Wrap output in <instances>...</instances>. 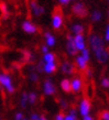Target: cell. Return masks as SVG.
<instances>
[{
    "mask_svg": "<svg viewBox=\"0 0 109 120\" xmlns=\"http://www.w3.org/2000/svg\"><path fill=\"white\" fill-rule=\"evenodd\" d=\"M80 56H82V57H83L84 60H85V61L88 63L89 58H90V54H89V51H88V49H86V47H85L83 51H82V55H80Z\"/></svg>",
    "mask_w": 109,
    "mask_h": 120,
    "instance_id": "603a6c76",
    "label": "cell"
},
{
    "mask_svg": "<svg viewBox=\"0 0 109 120\" xmlns=\"http://www.w3.org/2000/svg\"><path fill=\"white\" fill-rule=\"evenodd\" d=\"M43 91H44V94L45 95H53L55 93V86H54V84L52 83L50 79H46V80H44V83H43Z\"/></svg>",
    "mask_w": 109,
    "mask_h": 120,
    "instance_id": "30bf717a",
    "label": "cell"
},
{
    "mask_svg": "<svg viewBox=\"0 0 109 120\" xmlns=\"http://www.w3.org/2000/svg\"><path fill=\"white\" fill-rule=\"evenodd\" d=\"M90 109H91V104L89 101L88 98H84L82 99V101L79 104V113L82 117H85V116H88L89 112H90Z\"/></svg>",
    "mask_w": 109,
    "mask_h": 120,
    "instance_id": "277c9868",
    "label": "cell"
},
{
    "mask_svg": "<svg viewBox=\"0 0 109 120\" xmlns=\"http://www.w3.org/2000/svg\"><path fill=\"white\" fill-rule=\"evenodd\" d=\"M44 38H45V41H46V46H54L55 43H56V40H55V37L53 34H51L50 32H45L44 33Z\"/></svg>",
    "mask_w": 109,
    "mask_h": 120,
    "instance_id": "5bb4252c",
    "label": "cell"
},
{
    "mask_svg": "<svg viewBox=\"0 0 109 120\" xmlns=\"http://www.w3.org/2000/svg\"><path fill=\"white\" fill-rule=\"evenodd\" d=\"M36 99H38V96H36L35 93H30V94H28V102L34 105L36 102Z\"/></svg>",
    "mask_w": 109,
    "mask_h": 120,
    "instance_id": "7402d4cb",
    "label": "cell"
},
{
    "mask_svg": "<svg viewBox=\"0 0 109 120\" xmlns=\"http://www.w3.org/2000/svg\"><path fill=\"white\" fill-rule=\"evenodd\" d=\"M23 120H26V119H23Z\"/></svg>",
    "mask_w": 109,
    "mask_h": 120,
    "instance_id": "f35d334b",
    "label": "cell"
},
{
    "mask_svg": "<svg viewBox=\"0 0 109 120\" xmlns=\"http://www.w3.org/2000/svg\"><path fill=\"white\" fill-rule=\"evenodd\" d=\"M89 44H90L91 50L94 52L98 51L100 49H104V41L97 34H91L89 37Z\"/></svg>",
    "mask_w": 109,
    "mask_h": 120,
    "instance_id": "3957f363",
    "label": "cell"
},
{
    "mask_svg": "<svg viewBox=\"0 0 109 120\" xmlns=\"http://www.w3.org/2000/svg\"><path fill=\"white\" fill-rule=\"evenodd\" d=\"M95 55H96V58H97V61H98L99 63H106L109 57L108 52L105 50V47H104V49H100L98 51H96L95 52Z\"/></svg>",
    "mask_w": 109,
    "mask_h": 120,
    "instance_id": "9c48e42d",
    "label": "cell"
},
{
    "mask_svg": "<svg viewBox=\"0 0 109 120\" xmlns=\"http://www.w3.org/2000/svg\"><path fill=\"white\" fill-rule=\"evenodd\" d=\"M40 120H47L45 116H40Z\"/></svg>",
    "mask_w": 109,
    "mask_h": 120,
    "instance_id": "74e56055",
    "label": "cell"
},
{
    "mask_svg": "<svg viewBox=\"0 0 109 120\" xmlns=\"http://www.w3.org/2000/svg\"><path fill=\"white\" fill-rule=\"evenodd\" d=\"M0 120H1V118H0Z\"/></svg>",
    "mask_w": 109,
    "mask_h": 120,
    "instance_id": "ab89813d",
    "label": "cell"
},
{
    "mask_svg": "<svg viewBox=\"0 0 109 120\" xmlns=\"http://www.w3.org/2000/svg\"><path fill=\"white\" fill-rule=\"evenodd\" d=\"M56 69H57V65H56V63H44V72L47 74H52L56 72Z\"/></svg>",
    "mask_w": 109,
    "mask_h": 120,
    "instance_id": "9a60e30c",
    "label": "cell"
},
{
    "mask_svg": "<svg viewBox=\"0 0 109 120\" xmlns=\"http://www.w3.org/2000/svg\"><path fill=\"white\" fill-rule=\"evenodd\" d=\"M101 86L105 88H109V78L108 77H104L101 79Z\"/></svg>",
    "mask_w": 109,
    "mask_h": 120,
    "instance_id": "4316f807",
    "label": "cell"
},
{
    "mask_svg": "<svg viewBox=\"0 0 109 120\" xmlns=\"http://www.w3.org/2000/svg\"><path fill=\"white\" fill-rule=\"evenodd\" d=\"M0 85H2L6 89H7L8 93H10V94H13L15 90V86H13V84H12V79H11V77L7 74H4V73H0Z\"/></svg>",
    "mask_w": 109,
    "mask_h": 120,
    "instance_id": "6da1fadb",
    "label": "cell"
},
{
    "mask_svg": "<svg viewBox=\"0 0 109 120\" xmlns=\"http://www.w3.org/2000/svg\"><path fill=\"white\" fill-rule=\"evenodd\" d=\"M23 113L22 112H17L15 113V120H23Z\"/></svg>",
    "mask_w": 109,
    "mask_h": 120,
    "instance_id": "f1b7e54d",
    "label": "cell"
},
{
    "mask_svg": "<svg viewBox=\"0 0 109 120\" xmlns=\"http://www.w3.org/2000/svg\"><path fill=\"white\" fill-rule=\"evenodd\" d=\"M66 50H67V53H68L69 55H72V56H74V55L77 54V49L76 46H75V43H74V37H72L71 34H68L67 35V42H66Z\"/></svg>",
    "mask_w": 109,
    "mask_h": 120,
    "instance_id": "8992f818",
    "label": "cell"
},
{
    "mask_svg": "<svg viewBox=\"0 0 109 120\" xmlns=\"http://www.w3.org/2000/svg\"><path fill=\"white\" fill-rule=\"evenodd\" d=\"M64 120H77V116H72V115H66L64 116Z\"/></svg>",
    "mask_w": 109,
    "mask_h": 120,
    "instance_id": "83f0119b",
    "label": "cell"
},
{
    "mask_svg": "<svg viewBox=\"0 0 109 120\" xmlns=\"http://www.w3.org/2000/svg\"><path fill=\"white\" fill-rule=\"evenodd\" d=\"M72 12L79 18H85L86 15H88V9L83 2H77L74 4L72 7Z\"/></svg>",
    "mask_w": 109,
    "mask_h": 120,
    "instance_id": "7a4b0ae2",
    "label": "cell"
},
{
    "mask_svg": "<svg viewBox=\"0 0 109 120\" xmlns=\"http://www.w3.org/2000/svg\"><path fill=\"white\" fill-rule=\"evenodd\" d=\"M55 120H64V115L63 113H58L57 116L55 117Z\"/></svg>",
    "mask_w": 109,
    "mask_h": 120,
    "instance_id": "e575fe53",
    "label": "cell"
},
{
    "mask_svg": "<svg viewBox=\"0 0 109 120\" xmlns=\"http://www.w3.org/2000/svg\"><path fill=\"white\" fill-rule=\"evenodd\" d=\"M35 71L36 72H39V73H43L44 72V62L43 61H40V62L36 64Z\"/></svg>",
    "mask_w": 109,
    "mask_h": 120,
    "instance_id": "cb8c5ba5",
    "label": "cell"
},
{
    "mask_svg": "<svg viewBox=\"0 0 109 120\" xmlns=\"http://www.w3.org/2000/svg\"><path fill=\"white\" fill-rule=\"evenodd\" d=\"M102 18V13L100 11L98 10H95L93 11V13H91V20L94 22H97V21H100Z\"/></svg>",
    "mask_w": 109,
    "mask_h": 120,
    "instance_id": "ffe728a7",
    "label": "cell"
},
{
    "mask_svg": "<svg viewBox=\"0 0 109 120\" xmlns=\"http://www.w3.org/2000/svg\"><path fill=\"white\" fill-rule=\"evenodd\" d=\"M58 1H60V4H67L71 0H58Z\"/></svg>",
    "mask_w": 109,
    "mask_h": 120,
    "instance_id": "8d00e7d4",
    "label": "cell"
},
{
    "mask_svg": "<svg viewBox=\"0 0 109 120\" xmlns=\"http://www.w3.org/2000/svg\"><path fill=\"white\" fill-rule=\"evenodd\" d=\"M29 79L31 80V82H33V83H36V82L39 80V76H38V74H36L35 72H32V73H30V75H29Z\"/></svg>",
    "mask_w": 109,
    "mask_h": 120,
    "instance_id": "d4e9b609",
    "label": "cell"
},
{
    "mask_svg": "<svg viewBox=\"0 0 109 120\" xmlns=\"http://www.w3.org/2000/svg\"><path fill=\"white\" fill-rule=\"evenodd\" d=\"M30 118H31V120H40V116L36 115V113H32Z\"/></svg>",
    "mask_w": 109,
    "mask_h": 120,
    "instance_id": "4dcf8cb0",
    "label": "cell"
},
{
    "mask_svg": "<svg viewBox=\"0 0 109 120\" xmlns=\"http://www.w3.org/2000/svg\"><path fill=\"white\" fill-rule=\"evenodd\" d=\"M30 8H31V11H32V13L36 17H40L45 12V9H44L42 6L38 4V1L36 0H31V2H30Z\"/></svg>",
    "mask_w": 109,
    "mask_h": 120,
    "instance_id": "5b68a950",
    "label": "cell"
},
{
    "mask_svg": "<svg viewBox=\"0 0 109 120\" xmlns=\"http://www.w3.org/2000/svg\"><path fill=\"white\" fill-rule=\"evenodd\" d=\"M85 72H86V76L91 77V75H93V71H91L90 68H86L85 69Z\"/></svg>",
    "mask_w": 109,
    "mask_h": 120,
    "instance_id": "d6a6232c",
    "label": "cell"
},
{
    "mask_svg": "<svg viewBox=\"0 0 109 120\" xmlns=\"http://www.w3.org/2000/svg\"><path fill=\"white\" fill-rule=\"evenodd\" d=\"M41 51L43 52L44 54H46L47 52H49V47H47L46 45H42V46H41Z\"/></svg>",
    "mask_w": 109,
    "mask_h": 120,
    "instance_id": "1f68e13d",
    "label": "cell"
},
{
    "mask_svg": "<svg viewBox=\"0 0 109 120\" xmlns=\"http://www.w3.org/2000/svg\"><path fill=\"white\" fill-rule=\"evenodd\" d=\"M76 65L80 71H85V69L87 68V62L82 56H77L76 57Z\"/></svg>",
    "mask_w": 109,
    "mask_h": 120,
    "instance_id": "e0dca14e",
    "label": "cell"
},
{
    "mask_svg": "<svg viewBox=\"0 0 109 120\" xmlns=\"http://www.w3.org/2000/svg\"><path fill=\"white\" fill-rule=\"evenodd\" d=\"M42 61L45 62V63H54L55 62V54L54 53H50V52H47L46 54H44L43 60H42Z\"/></svg>",
    "mask_w": 109,
    "mask_h": 120,
    "instance_id": "d6986e66",
    "label": "cell"
},
{
    "mask_svg": "<svg viewBox=\"0 0 109 120\" xmlns=\"http://www.w3.org/2000/svg\"><path fill=\"white\" fill-rule=\"evenodd\" d=\"M100 120H109V111L108 110H104L100 113Z\"/></svg>",
    "mask_w": 109,
    "mask_h": 120,
    "instance_id": "484cf974",
    "label": "cell"
},
{
    "mask_svg": "<svg viewBox=\"0 0 109 120\" xmlns=\"http://www.w3.org/2000/svg\"><path fill=\"white\" fill-rule=\"evenodd\" d=\"M26 104H28V94L23 93L21 96V100H20V106L22 108H26Z\"/></svg>",
    "mask_w": 109,
    "mask_h": 120,
    "instance_id": "44dd1931",
    "label": "cell"
},
{
    "mask_svg": "<svg viewBox=\"0 0 109 120\" xmlns=\"http://www.w3.org/2000/svg\"><path fill=\"white\" fill-rule=\"evenodd\" d=\"M60 104H61V107H62L63 109H66V108H67V102H66L65 100H61Z\"/></svg>",
    "mask_w": 109,
    "mask_h": 120,
    "instance_id": "836d02e7",
    "label": "cell"
},
{
    "mask_svg": "<svg viewBox=\"0 0 109 120\" xmlns=\"http://www.w3.org/2000/svg\"><path fill=\"white\" fill-rule=\"evenodd\" d=\"M82 120H95V119H94V117H93V116H90V115H88V116L83 117V119H82Z\"/></svg>",
    "mask_w": 109,
    "mask_h": 120,
    "instance_id": "d590c367",
    "label": "cell"
},
{
    "mask_svg": "<svg viewBox=\"0 0 109 120\" xmlns=\"http://www.w3.org/2000/svg\"><path fill=\"white\" fill-rule=\"evenodd\" d=\"M74 43H75L77 51H83L84 49L86 47V45H85V38H84L83 34L75 35L74 37Z\"/></svg>",
    "mask_w": 109,
    "mask_h": 120,
    "instance_id": "8fae6325",
    "label": "cell"
},
{
    "mask_svg": "<svg viewBox=\"0 0 109 120\" xmlns=\"http://www.w3.org/2000/svg\"><path fill=\"white\" fill-rule=\"evenodd\" d=\"M61 69H62L63 73L66 74V75H72L75 72V66H74L73 63L68 62V61H64L61 64Z\"/></svg>",
    "mask_w": 109,
    "mask_h": 120,
    "instance_id": "52a82bcc",
    "label": "cell"
},
{
    "mask_svg": "<svg viewBox=\"0 0 109 120\" xmlns=\"http://www.w3.org/2000/svg\"><path fill=\"white\" fill-rule=\"evenodd\" d=\"M108 15H109V12H108Z\"/></svg>",
    "mask_w": 109,
    "mask_h": 120,
    "instance_id": "60d3db41",
    "label": "cell"
},
{
    "mask_svg": "<svg viewBox=\"0 0 109 120\" xmlns=\"http://www.w3.org/2000/svg\"><path fill=\"white\" fill-rule=\"evenodd\" d=\"M105 39H106V41H108V42H109V24H108V26H107V28H106Z\"/></svg>",
    "mask_w": 109,
    "mask_h": 120,
    "instance_id": "f546056e",
    "label": "cell"
},
{
    "mask_svg": "<svg viewBox=\"0 0 109 120\" xmlns=\"http://www.w3.org/2000/svg\"><path fill=\"white\" fill-rule=\"evenodd\" d=\"M52 26H53V29L55 30H60L63 26V15L61 13H55L53 15V18H52Z\"/></svg>",
    "mask_w": 109,
    "mask_h": 120,
    "instance_id": "ba28073f",
    "label": "cell"
},
{
    "mask_svg": "<svg viewBox=\"0 0 109 120\" xmlns=\"http://www.w3.org/2000/svg\"><path fill=\"white\" fill-rule=\"evenodd\" d=\"M72 32L75 34V35H79V34H83L84 33V26L82 24H78V23H75L72 26Z\"/></svg>",
    "mask_w": 109,
    "mask_h": 120,
    "instance_id": "ac0fdd59",
    "label": "cell"
},
{
    "mask_svg": "<svg viewBox=\"0 0 109 120\" xmlns=\"http://www.w3.org/2000/svg\"><path fill=\"white\" fill-rule=\"evenodd\" d=\"M22 29L23 31L26 33H29V34H33V33H35L38 31V28H36L35 24H33L31 21H24L22 23Z\"/></svg>",
    "mask_w": 109,
    "mask_h": 120,
    "instance_id": "7c38bea8",
    "label": "cell"
},
{
    "mask_svg": "<svg viewBox=\"0 0 109 120\" xmlns=\"http://www.w3.org/2000/svg\"><path fill=\"white\" fill-rule=\"evenodd\" d=\"M61 88L65 93H71L72 91V86H71V80L68 78H64L61 82Z\"/></svg>",
    "mask_w": 109,
    "mask_h": 120,
    "instance_id": "2e32d148",
    "label": "cell"
},
{
    "mask_svg": "<svg viewBox=\"0 0 109 120\" xmlns=\"http://www.w3.org/2000/svg\"><path fill=\"white\" fill-rule=\"evenodd\" d=\"M71 86H72V91L74 93H78V91L82 89V86H83V82L80 78L78 77H75L71 80Z\"/></svg>",
    "mask_w": 109,
    "mask_h": 120,
    "instance_id": "4fadbf2b",
    "label": "cell"
}]
</instances>
